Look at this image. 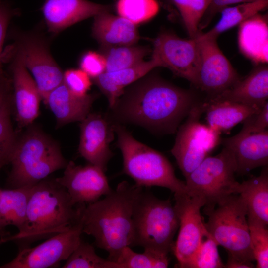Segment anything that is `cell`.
<instances>
[{
    "instance_id": "46",
    "label": "cell",
    "mask_w": 268,
    "mask_h": 268,
    "mask_svg": "<svg viewBox=\"0 0 268 268\" xmlns=\"http://www.w3.org/2000/svg\"><path fill=\"white\" fill-rule=\"evenodd\" d=\"M2 165L0 164V171L1 169V168L3 167ZM1 189H0V192Z\"/></svg>"
},
{
    "instance_id": "5",
    "label": "cell",
    "mask_w": 268,
    "mask_h": 268,
    "mask_svg": "<svg viewBox=\"0 0 268 268\" xmlns=\"http://www.w3.org/2000/svg\"><path fill=\"white\" fill-rule=\"evenodd\" d=\"M133 245L168 255L173 251L179 219L171 201L162 200L143 190L133 208Z\"/></svg>"
},
{
    "instance_id": "17",
    "label": "cell",
    "mask_w": 268,
    "mask_h": 268,
    "mask_svg": "<svg viewBox=\"0 0 268 268\" xmlns=\"http://www.w3.org/2000/svg\"><path fill=\"white\" fill-rule=\"evenodd\" d=\"M1 61L9 64L16 120L21 127L29 126L39 114L42 97L39 89L33 77L19 60L2 55Z\"/></svg>"
},
{
    "instance_id": "45",
    "label": "cell",
    "mask_w": 268,
    "mask_h": 268,
    "mask_svg": "<svg viewBox=\"0 0 268 268\" xmlns=\"http://www.w3.org/2000/svg\"><path fill=\"white\" fill-rule=\"evenodd\" d=\"M8 241L7 236L5 237L0 238V245L5 242Z\"/></svg>"
},
{
    "instance_id": "33",
    "label": "cell",
    "mask_w": 268,
    "mask_h": 268,
    "mask_svg": "<svg viewBox=\"0 0 268 268\" xmlns=\"http://www.w3.org/2000/svg\"><path fill=\"white\" fill-rule=\"evenodd\" d=\"M178 8L190 38L199 33V27L212 0H172Z\"/></svg>"
},
{
    "instance_id": "7",
    "label": "cell",
    "mask_w": 268,
    "mask_h": 268,
    "mask_svg": "<svg viewBox=\"0 0 268 268\" xmlns=\"http://www.w3.org/2000/svg\"><path fill=\"white\" fill-rule=\"evenodd\" d=\"M236 170L233 153L223 147L219 154L206 157L185 178L186 193L203 200V211L207 215L227 198L239 194L240 183L234 176Z\"/></svg>"
},
{
    "instance_id": "8",
    "label": "cell",
    "mask_w": 268,
    "mask_h": 268,
    "mask_svg": "<svg viewBox=\"0 0 268 268\" xmlns=\"http://www.w3.org/2000/svg\"><path fill=\"white\" fill-rule=\"evenodd\" d=\"M207 215L206 229L218 246L226 250L228 258L253 264L255 259L243 198L239 194L230 196Z\"/></svg>"
},
{
    "instance_id": "21",
    "label": "cell",
    "mask_w": 268,
    "mask_h": 268,
    "mask_svg": "<svg viewBox=\"0 0 268 268\" xmlns=\"http://www.w3.org/2000/svg\"><path fill=\"white\" fill-rule=\"evenodd\" d=\"M268 68L266 66L255 67L245 78L214 98L262 107L268 101Z\"/></svg>"
},
{
    "instance_id": "31",
    "label": "cell",
    "mask_w": 268,
    "mask_h": 268,
    "mask_svg": "<svg viewBox=\"0 0 268 268\" xmlns=\"http://www.w3.org/2000/svg\"><path fill=\"white\" fill-rule=\"evenodd\" d=\"M63 268H120L116 263L99 256L94 247L81 239Z\"/></svg>"
},
{
    "instance_id": "12",
    "label": "cell",
    "mask_w": 268,
    "mask_h": 268,
    "mask_svg": "<svg viewBox=\"0 0 268 268\" xmlns=\"http://www.w3.org/2000/svg\"><path fill=\"white\" fill-rule=\"evenodd\" d=\"M152 58L175 75L195 86L200 65V52L196 37L182 39L170 32L159 34L153 41Z\"/></svg>"
},
{
    "instance_id": "44",
    "label": "cell",
    "mask_w": 268,
    "mask_h": 268,
    "mask_svg": "<svg viewBox=\"0 0 268 268\" xmlns=\"http://www.w3.org/2000/svg\"><path fill=\"white\" fill-rule=\"evenodd\" d=\"M9 235V233L7 232L5 229L0 228V238L5 237Z\"/></svg>"
},
{
    "instance_id": "1",
    "label": "cell",
    "mask_w": 268,
    "mask_h": 268,
    "mask_svg": "<svg viewBox=\"0 0 268 268\" xmlns=\"http://www.w3.org/2000/svg\"><path fill=\"white\" fill-rule=\"evenodd\" d=\"M200 101L190 91L149 76L130 89L112 108L123 120L155 132L172 134Z\"/></svg>"
},
{
    "instance_id": "42",
    "label": "cell",
    "mask_w": 268,
    "mask_h": 268,
    "mask_svg": "<svg viewBox=\"0 0 268 268\" xmlns=\"http://www.w3.org/2000/svg\"><path fill=\"white\" fill-rule=\"evenodd\" d=\"M257 0H212L210 5L208 9H209V16L207 17L204 27L208 23L209 18L210 15L215 14L216 12L221 11L223 8L228 6L229 5L234 4H240L249 2H252Z\"/></svg>"
},
{
    "instance_id": "36",
    "label": "cell",
    "mask_w": 268,
    "mask_h": 268,
    "mask_svg": "<svg viewBox=\"0 0 268 268\" xmlns=\"http://www.w3.org/2000/svg\"><path fill=\"white\" fill-rule=\"evenodd\" d=\"M11 110L0 114V164L10 163L17 140L11 121Z\"/></svg>"
},
{
    "instance_id": "34",
    "label": "cell",
    "mask_w": 268,
    "mask_h": 268,
    "mask_svg": "<svg viewBox=\"0 0 268 268\" xmlns=\"http://www.w3.org/2000/svg\"><path fill=\"white\" fill-rule=\"evenodd\" d=\"M218 246L209 234L205 236L187 268H225L220 257Z\"/></svg>"
},
{
    "instance_id": "20",
    "label": "cell",
    "mask_w": 268,
    "mask_h": 268,
    "mask_svg": "<svg viewBox=\"0 0 268 268\" xmlns=\"http://www.w3.org/2000/svg\"><path fill=\"white\" fill-rule=\"evenodd\" d=\"M96 98L95 94L77 96L63 82L49 93L44 103L54 115L59 127L83 120L90 113Z\"/></svg>"
},
{
    "instance_id": "22",
    "label": "cell",
    "mask_w": 268,
    "mask_h": 268,
    "mask_svg": "<svg viewBox=\"0 0 268 268\" xmlns=\"http://www.w3.org/2000/svg\"><path fill=\"white\" fill-rule=\"evenodd\" d=\"M92 34L101 46L133 45L139 39L135 24L109 12L94 16Z\"/></svg>"
},
{
    "instance_id": "15",
    "label": "cell",
    "mask_w": 268,
    "mask_h": 268,
    "mask_svg": "<svg viewBox=\"0 0 268 268\" xmlns=\"http://www.w3.org/2000/svg\"><path fill=\"white\" fill-rule=\"evenodd\" d=\"M55 180L67 190L76 205L93 203L113 190L105 171L89 163L82 166L72 161L68 162L63 175Z\"/></svg>"
},
{
    "instance_id": "13",
    "label": "cell",
    "mask_w": 268,
    "mask_h": 268,
    "mask_svg": "<svg viewBox=\"0 0 268 268\" xmlns=\"http://www.w3.org/2000/svg\"><path fill=\"white\" fill-rule=\"evenodd\" d=\"M83 233L81 220L68 230L48 238L34 247L21 248L1 268H47L66 260L78 244Z\"/></svg>"
},
{
    "instance_id": "6",
    "label": "cell",
    "mask_w": 268,
    "mask_h": 268,
    "mask_svg": "<svg viewBox=\"0 0 268 268\" xmlns=\"http://www.w3.org/2000/svg\"><path fill=\"white\" fill-rule=\"evenodd\" d=\"M117 145L123 157V172L141 187L158 186L174 194L186 193L168 159L161 153L136 140L121 125H114Z\"/></svg>"
},
{
    "instance_id": "18",
    "label": "cell",
    "mask_w": 268,
    "mask_h": 268,
    "mask_svg": "<svg viewBox=\"0 0 268 268\" xmlns=\"http://www.w3.org/2000/svg\"><path fill=\"white\" fill-rule=\"evenodd\" d=\"M110 7L87 0H45L41 11L49 32L54 35L78 22L105 12Z\"/></svg>"
},
{
    "instance_id": "39",
    "label": "cell",
    "mask_w": 268,
    "mask_h": 268,
    "mask_svg": "<svg viewBox=\"0 0 268 268\" xmlns=\"http://www.w3.org/2000/svg\"><path fill=\"white\" fill-rule=\"evenodd\" d=\"M18 13V10L13 8L8 2L0 0V74L4 72L2 67L1 55L7 27L11 19Z\"/></svg>"
},
{
    "instance_id": "29",
    "label": "cell",
    "mask_w": 268,
    "mask_h": 268,
    "mask_svg": "<svg viewBox=\"0 0 268 268\" xmlns=\"http://www.w3.org/2000/svg\"><path fill=\"white\" fill-rule=\"evenodd\" d=\"M149 49L141 46H101L100 53L105 60V71H115L136 65L144 61Z\"/></svg>"
},
{
    "instance_id": "23",
    "label": "cell",
    "mask_w": 268,
    "mask_h": 268,
    "mask_svg": "<svg viewBox=\"0 0 268 268\" xmlns=\"http://www.w3.org/2000/svg\"><path fill=\"white\" fill-rule=\"evenodd\" d=\"M262 108L214 98L203 101L207 125L220 134L229 133L234 127Z\"/></svg>"
},
{
    "instance_id": "41",
    "label": "cell",
    "mask_w": 268,
    "mask_h": 268,
    "mask_svg": "<svg viewBox=\"0 0 268 268\" xmlns=\"http://www.w3.org/2000/svg\"><path fill=\"white\" fill-rule=\"evenodd\" d=\"M13 102V90L11 77L5 72L0 74V114L11 110Z\"/></svg>"
},
{
    "instance_id": "3",
    "label": "cell",
    "mask_w": 268,
    "mask_h": 268,
    "mask_svg": "<svg viewBox=\"0 0 268 268\" xmlns=\"http://www.w3.org/2000/svg\"><path fill=\"white\" fill-rule=\"evenodd\" d=\"M82 206L73 204L67 190L55 178L47 177L32 187L24 226L9 236V241L23 244V248L66 231L80 221Z\"/></svg>"
},
{
    "instance_id": "14",
    "label": "cell",
    "mask_w": 268,
    "mask_h": 268,
    "mask_svg": "<svg viewBox=\"0 0 268 268\" xmlns=\"http://www.w3.org/2000/svg\"><path fill=\"white\" fill-rule=\"evenodd\" d=\"M200 52V65L196 86L215 96L230 88L241 78L221 51L217 39L196 37Z\"/></svg>"
},
{
    "instance_id": "30",
    "label": "cell",
    "mask_w": 268,
    "mask_h": 268,
    "mask_svg": "<svg viewBox=\"0 0 268 268\" xmlns=\"http://www.w3.org/2000/svg\"><path fill=\"white\" fill-rule=\"evenodd\" d=\"M112 261L120 268H166L169 264L168 255L146 250L136 253L130 246L123 248Z\"/></svg>"
},
{
    "instance_id": "16",
    "label": "cell",
    "mask_w": 268,
    "mask_h": 268,
    "mask_svg": "<svg viewBox=\"0 0 268 268\" xmlns=\"http://www.w3.org/2000/svg\"><path fill=\"white\" fill-rule=\"evenodd\" d=\"M80 122L79 153L89 164L105 172L113 156L109 146L114 137V126L96 113H89Z\"/></svg>"
},
{
    "instance_id": "32",
    "label": "cell",
    "mask_w": 268,
    "mask_h": 268,
    "mask_svg": "<svg viewBox=\"0 0 268 268\" xmlns=\"http://www.w3.org/2000/svg\"><path fill=\"white\" fill-rule=\"evenodd\" d=\"M116 8L119 16L136 25L155 16L159 7L156 0H119Z\"/></svg>"
},
{
    "instance_id": "40",
    "label": "cell",
    "mask_w": 268,
    "mask_h": 268,
    "mask_svg": "<svg viewBox=\"0 0 268 268\" xmlns=\"http://www.w3.org/2000/svg\"><path fill=\"white\" fill-rule=\"evenodd\" d=\"M242 129L250 133L261 132L268 127V102L258 112L251 115L243 122Z\"/></svg>"
},
{
    "instance_id": "10",
    "label": "cell",
    "mask_w": 268,
    "mask_h": 268,
    "mask_svg": "<svg viewBox=\"0 0 268 268\" xmlns=\"http://www.w3.org/2000/svg\"><path fill=\"white\" fill-rule=\"evenodd\" d=\"M203 112L200 101L178 127L171 150L185 178L221 143V134L199 121Z\"/></svg>"
},
{
    "instance_id": "27",
    "label": "cell",
    "mask_w": 268,
    "mask_h": 268,
    "mask_svg": "<svg viewBox=\"0 0 268 268\" xmlns=\"http://www.w3.org/2000/svg\"><path fill=\"white\" fill-rule=\"evenodd\" d=\"M33 187L1 189L0 228L5 229L9 225L15 226L18 231L23 228Z\"/></svg>"
},
{
    "instance_id": "43",
    "label": "cell",
    "mask_w": 268,
    "mask_h": 268,
    "mask_svg": "<svg viewBox=\"0 0 268 268\" xmlns=\"http://www.w3.org/2000/svg\"><path fill=\"white\" fill-rule=\"evenodd\" d=\"M225 267L227 268H252L255 267V266L253 264H247L228 258Z\"/></svg>"
},
{
    "instance_id": "37",
    "label": "cell",
    "mask_w": 268,
    "mask_h": 268,
    "mask_svg": "<svg viewBox=\"0 0 268 268\" xmlns=\"http://www.w3.org/2000/svg\"><path fill=\"white\" fill-rule=\"evenodd\" d=\"M63 82L67 88L77 96L83 97L92 85L91 78L80 69H68L63 72Z\"/></svg>"
},
{
    "instance_id": "38",
    "label": "cell",
    "mask_w": 268,
    "mask_h": 268,
    "mask_svg": "<svg viewBox=\"0 0 268 268\" xmlns=\"http://www.w3.org/2000/svg\"><path fill=\"white\" fill-rule=\"evenodd\" d=\"M79 65L80 68L91 79H94L105 71V60L100 53L88 51L81 56Z\"/></svg>"
},
{
    "instance_id": "4",
    "label": "cell",
    "mask_w": 268,
    "mask_h": 268,
    "mask_svg": "<svg viewBox=\"0 0 268 268\" xmlns=\"http://www.w3.org/2000/svg\"><path fill=\"white\" fill-rule=\"evenodd\" d=\"M68 162L58 143L36 127H29L17 139L6 180L7 188L33 187Z\"/></svg>"
},
{
    "instance_id": "19",
    "label": "cell",
    "mask_w": 268,
    "mask_h": 268,
    "mask_svg": "<svg viewBox=\"0 0 268 268\" xmlns=\"http://www.w3.org/2000/svg\"><path fill=\"white\" fill-rule=\"evenodd\" d=\"M221 142L233 153L237 174L244 175L256 168L268 166V129L250 133L241 129L237 134L221 140Z\"/></svg>"
},
{
    "instance_id": "25",
    "label": "cell",
    "mask_w": 268,
    "mask_h": 268,
    "mask_svg": "<svg viewBox=\"0 0 268 268\" xmlns=\"http://www.w3.org/2000/svg\"><path fill=\"white\" fill-rule=\"evenodd\" d=\"M159 64L153 58L143 61L136 65L125 69L104 72L93 79L95 84L107 97L109 106L112 108L124 94V88L137 81L148 73Z\"/></svg>"
},
{
    "instance_id": "35",
    "label": "cell",
    "mask_w": 268,
    "mask_h": 268,
    "mask_svg": "<svg viewBox=\"0 0 268 268\" xmlns=\"http://www.w3.org/2000/svg\"><path fill=\"white\" fill-rule=\"evenodd\" d=\"M251 247L257 268H268V230L267 226L248 223Z\"/></svg>"
},
{
    "instance_id": "9",
    "label": "cell",
    "mask_w": 268,
    "mask_h": 268,
    "mask_svg": "<svg viewBox=\"0 0 268 268\" xmlns=\"http://www.w3.org/2000/svg\"><path fill=\"white\" fill-rule=\"evenodd\" d=\"M10 35L13 42L2 55L17 59L30 71L44 102L63 80V72L50 53L49 41L36 31L12 29Z\"/></svg>"
},
{
    "instance_id": "28",
    "label": "cell",
    "mask_w": 268,
    "mask_h": 268,
    "mask_svg": "<svg viewBox=\"0 0 268 268\" xmlns=\"http://www.w3.org/2000/svg\"><path fill=\"white\" fill-rule=\"evenodd\" d=\"M268 0L256 1L240 3L237 5L226 7L221 11V18L217 23L209 31L200 33L205 38L217 39L222 33L239 25L243 22L266 8Z\"/></svg>"
},
{
    "instance_id": "24",
    "label": "cell",
    "mask_w": 268,
    "mask_h": 268,
    "mask_svg": "<svg viewBox=\"0 0 268 268\" xmlns=\"http://www.w3.org/2000/svg\"><path fill=\"white\" fill-rule=\"evenodd\" d=\"M238 44L240 52L257 64L268 61L267 18L259 13L239 25Z\"/></svg>"
},
{
    "instance_id": "2",
    "label": "cell",
    "mask_w": 268,
    "mask_h": 268,
    "mask_svg": "<svg viewBox=\"0 0 268 268\" xmlns=\"http://www.w3.org/2000/svg\"><path fill=\"white\" fill-rule=\"evenodd\" d=\"M142 187L124 181L105 197L82 206L80 220L83 233L92 236L95 245L109 253L112 261L133 241L132 215Z\"/></svg>"
},
{
    "instance_id": "26",
    "label": "cell",
    "mask_w": 268,
    "mask_h": 268,
    "mask_svg": "<svg viewBox=\"0 0 268 268\" xmlns=\"http://www.w3.org/2000/svg\"><path fill=\"white\" fill-rule=\"evenodd\" d=\"M245 201L248 223L268 226V170L264 166L260 175L240 183L239 194Z\"/></svg>"
},
{
    "instance_id": "11",
    "label": "cell",
    "mask_w": 268,
    "mask_h": 268,
    "mask_svg": "<svg viewBox=\"0 0 268 268\" xmlns=\"http://www.w3.org/2000/svg\"><path fill=\"white\" fill-rule=\"evenodd\" d=\"M174 206L179 219V232L173 251L179 268L187 266L205 236L209 234L201 209L204 201L186 193L174 194Z\"/></svg>"
}]
</instances>
